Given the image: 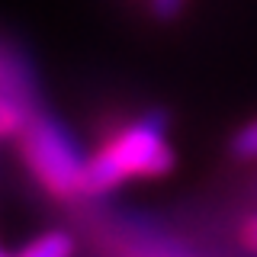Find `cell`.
<instances>
[{
	"instance_id": "obj_1",
	"label": "cell",
	"mask_w": 257,
	"mask_h": 257,
	"mask_svg": "<svg viewBox=\"0 0 257 257\" xmlns=\"http://www.w3.org/2000/svg\"><path fill=\"white\" fill-rule=\"evenodd\" d=\"M174 167L177 155L167 142L164 112H145L106 135V142L87 158L84 196H100L128 180H158Z\"/></svg>"
},
{
	"instance_id": "obj_2",
	"label": "cell",
	"mask_w": 257,
	"mask_h": 257,
	"mask_svg": "<svg viewBox=\"0 0 257 257\" xmlns=\"http://www.w3.org/2000/svg\"><path fill=\"white\" fill-rule=\"evenodd\" d=\"M20 158L29 177L55 199H77L84 196L87 155L80 151L71 128L52 112L36 109L23 132L16 135Z\"/></svg>"
},
{
	"instance_id": "obj_3",
	"label": "cell",
	"mask_w": 257,
	"mask_h": 257,
	"mask_svg": "<svg viewBox=\"0 0 257 257\" xmlns=\"http://www.w3.org/2000/svg\"><path fill=\"white\" fill-rule=\"evenodd\" d=\"M0 96H20L36 103V80L29 74L26 58L4 42H0Z\"/></svg>"
},
{
	"instance_id": "obj_4",
	"label": "cell",
	"mask_w": 257,
	"mask_h": 257,
	"mask_svg": "<svg viewBox=\"0 0 257 257\" xmlns=\"http://www.w3.org/2000/svg\"><path fill=\"white\" fill-rule=\"evenodd\" d=\"M16 257H74V238L61 228L42 231V235L32 238Z\"/></svg>"
},
{
	"instance_id": "obj_5",
	"label": "cell",
	"mask_w": 257,
	"mask_h": 257,
	"mask_svg": "<svg viewBox=\"0 0 257 257\" xmlns=\"http://www.w3.org/2000/svg\"><path fill=\"white\" fill-rule=\"evenodd\" d=\"M228 151H231V158H238V161H257V119L244 122L231 135Z\"/></svg>"
},
{
	"instance_id": "obj_6",
	"label": "cell",
	"mask_w": 257,
	"mask_h": 257,
	"mask_svg": "<svg viewBox=\"0 0 257 257\" xmlns=\"http://www.w3.org/2000/svg\"><path fill=\"white\" fill-rule=\"evenodd\" d=\"M238 244L244 247L251 257H257V212H251L244 222L238 225Z\"/></svg>"
},
{
	"instance_id": "obj_7",
	"label": "cell",
	"mask_w": 257,
	"mask_h": 257,
	"mask_svg": "<svg viewBox=\"0 0 257 257\" xmlns=\"http://www.w3.org/2000/svg\"><path fill=\"white\" fill-rule=\"evenodd\" d=\"M183 10V0H151V13L158 20H174Z\"/></svg>"
},
{
	"instance_id": "obj_8",
	"label": "cell",
	"mask_w": 257,
	"mask_h": 257,
	"mask_svg": "<svg viewBox=\"0 0 257 257\" xmlns=\"http://www.w3.org/2000/svg\"><path fill=\"white\" fill-rule=\"evenodd\" d=\"M0 257H10V254H7V251H4V247H0Z\"/></svg>"
}]
</instances>
